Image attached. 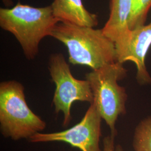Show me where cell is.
<instances>
[{
    "label": "cell",
    "instance_id": "obj_1",
    "mask_svg": "<svg viewBox=\"0 0 151 151\" xmlns=\"http://www.w3.org/2000/svg\"><path fill=\"white\" fill-rule=\"evenodd\" d=\"M50 37L66 47L72 65H86L93 70L118 62L115 43L102 29L59 22Z\"/></svg>",
    "mask_w": 151,
    "mask_h": 151
},
{
    "label": "cell",
    "instance_id": "obj_2",
    "mask_svg": "<svg viewBox=\"0 0 151 151\" xmlns=\"http://www.w3.org/2000/svg\"><path fill=\"white\" fill-rule=\"evenodd\" d=\"M58 22L50 5L35 7L18 2L10 9H0V27L15 37L28 60L35 58L40 42L51 36Z\"/></svg>",
    "mask_w": 151,
    "mask_h": 151
},
{
    "label": "cell",
    "instance_id": "obj_3",
    "mask_svg": "<svg viewBox=\"0 0 151 151\" xmlns=\"http://www.w3.org/2000/svg\"><path fill=\"white\" fill-rule=\"evenodd\" d=\"M47 124L28 106L22 84L15 80L0 83V131L14 140L29 139Z\"/></svg>",
    "mask_w": 151,
    "mask_h": 151
},
{
    "label": "cell",
    "instance_id": "obj_4",
    "mask_svg": "<svg viewBox=\"0 0 151 151\" xmlns=\"http://www.w3.org/2000/svg\"><path fill=\"white\" fill-rule=\"evenodd\" d=\"M123 63L116 62L105 65L86 74L93 97V103L111 133L117 134L116 123L119 116L126 113L128 94L118 81L127 76Z\"/></svg>",
    "mask_w": 151,
    "mask_h": 151
},
{
    "label": "cell",
    "instance_id": "obj_5",
    "mask_svg": "<svg viewBox=\"0 0 151 151\" xmlns=\"http://www.w3.org/2000/svg\"><path fill=\"white\" fill-rule=\"evenodd\" d=\"M48 69L51 80L55 85L53 105L56 114H63V126L71 122V107L75 101L87 102L90 104L93 97L88 81L76 78L70 67L62 53L51 54Z\"/></svg>",
    "mask_w": 151,
    "mask_h": 151
},
{
    "label": "cell",
    "instance_id": "obj_6",
    "mask_svg": "<svg viewBox=\"0 0 151 151\" xmlns=\"http://www.w3.org/2000/svg\"><path fill=\"white\" fill-rule=\"evenodd\" d=\"M102 119L93 102L81 121L73 127L57 132L38 133L28 140L32 143L62 142L81 151H101L99 143Z\"/></svg>",
    "mask_w": 151,
    "mask_h": 151
},
{
    "label": "cell",
    "instance_id": "obj_7",
    "mask_svg": "<svg viewBox=\"0 0 151 151\" xmlns=\"http://www.w3.org/2000/svg\"><path fill=\"white\" fill-rule=\"evenodd\" d=\"M151 46V22L130 30L127 39L116 48L118 62L130 61L137 69L136 79L140 85L151 84V76L146 66V60Z\"/></svg>",
    "mask_w": 151,
    "mask_h": 151
},
{
    "label": "cell",
    "instance_id": "obj_8",
    "mask_svg": "<svg viewBox=\"0 0 151 151\" xmlns=\"http://www.w3.org/2000/svg\"><path fill=\"white\" fill-rule=\"evenodd\" d=\"M133 7L134 0H110L109 16L102 30L115 47L123 43L128 37Z\"/></svg>",
    "mask_w": 151,
    "mask_h": 151
},
{
    "label": "cell",
    "instance_id": "obj_9",
    "mask_svg": "<svg viewBox=\"0 0 151 151\" xmlns=\"http://www.w3.org/2000/svg\"><path fill=\"white\" fill-rule=\"evenodd\" d=\"M50 6L59 22L87 27L98 25L97 15L88 11L82 0H54Z\"/></svg>",
    "mask_w": 151,
    "mask_h": 151
},
{
    "label": "cell",
    "instance_id": "obj_10",
    "mask_svg": "<svg viewBox=\"0 0 151 151\" xmlns=\"http://www.w3.org/2000/svg\"><path fill=\"white\" fill-rule=\"evenodd\" d=\"M133 147L135 151H151V116L142 119L137 125Z\"/></svg>",
    "mask_w": 151,
    "mask_h": 151
},
{
    "label": "cell",
    "instance_id": "obj_11",
    "mask_svg": "<svg viewBox=\"0 0 151 151\" xmlns=\"http://www.w3.org/2000/svg\"><path fill=\"white\" fill-rule=\"evenodd\" d=\"M151 9V0H134V7L130 19V30L146 24L148 12Z\"/></svg>",
    "mask_w": 151,
    "mask_h": 151
},
{
    "label": "cell",
    "instance_id": "obj_12",
    "mask_svg": "<svg viewBox=\"0 0 151 151\" xmlns=\"http://www.w3.org/2000/svg\"><path fill=\"white\" fill-rule=\"evenodd\" d=\"M116 135L110 133V135L106 136L103 140V151H115V137Z\"/></svg>",
    "mask_w": 151,
    "mask_h": 151
},
{
    "label": "cell",
    "instance_id": "obj_13",
    "mask_svg": "<svg viewBox=\"0 0 151 151\" xmlns=\"http://www.w3.org/2000/svg\"><path fill=\"white\" fill-rule=\"evenodd\" d=\"M115 151H123V148L120 145H118L115 148Z\"/></svg>",
    "mask_w": 151,
    "mask_h": 151
}]
</instances>
